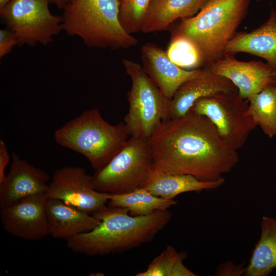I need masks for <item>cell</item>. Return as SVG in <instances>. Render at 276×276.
<instances>
[{
  "mask_svg": "<svg viewBox=\"0 0 276 276\" xmlns=\"http://www.w3.org/2000/svg\"><path fill=\"white\" fill-rule=\"evenodd\" d=\"M148 141L155 168L202 181L223 177L239 160L237 151L210 119L191 109L182 117L163 121Z\"/></svg>",
  "mask_w": 276,
  "mask_h": 276,
  "instance_id": "1",
  "label": "cell"
},
{
  "mask_svg": "<svg viewBox=\"0 0 276 276\" xmlns=\"http://www.w3.org/2000/svg\"><path fill=\"white\" fill-rule=\"evenodd\" d=\"M93 215L100 220L96 227L66 240L73 252L96 256L125 252L150 242L172 218L168 210L132 216L126 208L108 205Z\"/></svg>",
  "mask_w": 276,
  "mask_h": 276,
  "instance_id": "2",
  "label": "cell"
},
{
  "mask_svg": "<svg viewBox=\"0 0 276 276\" xmlns=\"http://www.w3.org/2000/svg\"><path fill=\"white\" fill-rule=\"evenodd\" d=\"M120 6V0H73L62 9V29L89 48H130L138 40L122 27Z\"/></svg>",
  "mask_w": 276,
  "mask_h": 276,
  "instance_id": "3",
  "label": "cell"
},
{
  "mask_svg": "<svg viewBox=\"0 0 276 276\" xmlns=\"http://www.w3.org/2000/svg\"><path fill=\"white\" fill-rule=\"evenodd\" d=\"M130 136L124 122L110 124L97 108L83 112L54 132L58 144L84 156L95 171L105 167Z\"/></svg>",
  "mask_w": 276,
  "mask_h": 276,
  "instance_id": "4",
  "label": "cell"
},
{
  "mask_svg": "<svg viewBox=\"0 0 276 276\" xmlns=\"http://www.w3.org/2000/svg\"><path fill=\"white\" fill-rule=\"evenodd\" d=\"M250 0H209L172 32L193 41L208 65L225 54L226 46L247 11Z\"/></svg>",
  "mask_w": 276,
  "mask_h": 276,
  "instance_id": "5",
  "label": "cell"
},
{
  "mask_svg": "<svg viewBox=\"0 0 276 276\" xmlns=\"http://www.w3.org/2000/svg\"><path fill=\"white\" fill-rule=\"evenodd\" d=\"M154 168L148 140L130 136L125 146L103 168L91 175L97 191L121 194L144 188Z\"/></svg>",
  "mask_w": 276,
  "mask_h": 276,
  "instance_id": "6",
  "label": "cell"
},
{
  "mask_svg": "<svg viewBox=\"0 0 276 276\" xmlns=\"http://www.w3.org/2000/svg\"><path fill=\"white\" fill-rule=\"evenodd\" d=\"M131 80L127 94L129 109L124 121L130 136L149 140L158 126L169 119L170 99L166 97L140 64L122 61Z\"/></svg>",
  "mask_w": 276,
  "mask_h": 276,
  "instance_id": "7",
  "label": "cell"
},
{
  "mask_svg": "<svg viewBox=\"0 0 276 276\" xmlns=\"http://www.w3.org/2000/svg\"><path fill=\"white\" fill-rule=\"evenodd\" d=\"M191 109L206 117L226 143L236 151L243 147L257 125L248 100L238 90L220 92L197 100Z\"/></svg>",
  "mask_w": 276,
  "mask_h": 276,
  "instance_id": "8",
  "label": "cell"
},
{
  "mask_svg": "<svg viewBox=\"0 0 276 276\" xmlns=\"http://www.w3.org/2000/svg\"><path fill=\"white\" fill-rule=\"evenodd\" d=\"M49 4V0H11L0 9L1 17L14 33L17 45L47 44L63 30L62 16L52 14Z\"/></svg>",
  "mask_w": 276,
  "mask_h": 276,
  "instance_id": "9",
  "label": "cell"
},
{
  "mask_svg": "<svg viewBox=\"0 0 276 276\" xmlns=\"http://www.w3.org/2000/svg\"><path fill=\"white\" fill-rule=\"evenodd\" d=\"M45 194L48 199L61 200L92 215L105 207L110 196L95 189L91 175L84 168L72 166L54 172Z\"/></svg>",
  "mask_w": 276,
  "mask_h": 276,
  "instance_id": "10",
  "label": "cell"
},
{
  "mask_svg": "<svg viewBox=\"0 0 276 276\" xmlns=\"http://www.w3.org/2000/svg\"><path fill=\"white\" fill-rule=\"evenodd\" d=\"M45 193L25 197L1 209L0 220L4 230L25 240L37 241L49 235Z\"/></svg>",
  "mask_w": 276,
  "mask_h": 276,
  "instance_id": "11",
  "label": "cell"
},
{
  "mask_svg": "<svg viewBox=\"0 0 276 276\" xmlns=\"http://www.w3.org/2000/svg\"><path fill=\"white\" fill-rule=\"evenodd\" d=\"M50 176L15 152L8 173L0 183V208L13 205L29 196L45 193Z\"/></svg>",
  "mask_w": 276,
  "mask_h": 276,
  "instance_id": "12",
  "label": "cell"
},
{
  "mask_svg": "<svg viewBox=\"0 0 276 276\" xmlns=\"http://www.w3.org/2000/svg\"><path fill=\"white\" fill-rule=\"evenodd\" d=\"M208 68L229 80L240 96L246 100L270 82L272 72L267 63L240 61L227 53L209 64Z\"/></svg>",
  "mask_w": 276,
  "mask_h": 276,
  "instance_id": "13",
  "label": "cell"
},
{
  "mask_svg": "<svg viewBox=\"0 0 276 276\" xmlns=\"http://www.w3.org/2000/svg\"><path fill=\"white\" fill-rule=\"evenodd\" d=\"M141 57L145 72L170 99L182 84L204 72V70L189 71L179 67L169 59L165 51L152 43L142 47Z\"/></svg>",
  "mask_w": 276,
  "mask_h": 276,
  "instance_id": "14",
  "label": "cell"
},
{
  "mask_svg": "<svg viewBox=\"0 0 276 276\" xmlns=\"http://www.w3.org/2000/svg\"><path fill=\"white\" fill-rule=\"evenodd\" d=\"M237 90L227 79L204 70L199 76L182 84L170 99L169 119L185 116L199 99L215 94Z\"/></svg>",
  "mask_w": 276,
  "mask_h": 276,
  "instance_id": "15",
  "label": "cell"
},
{
  "mask_svg": "<svg viewBox=\"0 0 276 276\" xmlns=\"http://www.w3.org/2000/svg\"><path fill=\"white\" fill-rule=\"evenodd\" d=\"M46 214L49 235L55 239L67 240L93 230L100 223L94 215L57 199L48 198Z\"/></svg>",
  "mask_w": 276,
  "mask_h": 276,
  "instance_id": "16",
  "label": "cell"
},
{
  "mask_svg": "<svg viewBox=\"0 0 276 276\" xmlns=\"http://www.w3.org/2000/svg\"><path fill=\"white\" fill-rule=\"evenodd\" d=\"M249 53L265 59L276 71V12L272 10L268 19L249 33H235L227 44L225 53Z\"/></svg>",
  "mask_w": 276,
  "mask_h": 276,
  "instance_id": "17",
  "label": "cell"
},
{
  "mask_svg": "<svg viewBox=\"0 0 276 276\" xmlns=\"http://www.w3.org/2000/svg\"><path fill=\"white\" fill-rule=\"evenodd\" d=\"M224 182V177L214 181H202L191 175L168 173L154 167L144 188L156 196L174 199L181 193H200L217 189Z\"/></svg>",
  "mask_w": 276,
  "mask_h": 276,
  "instance_id": "18",
  "label": "cell"
},
{
  "mask_svg": "<svg viewBox=\"0 0 276 276\" xmlns=\"http://www.w3.org/2000/svg\"><path fill=\"white\" fill-rule=\"evenodd\" d=\"M209 0H152L141 32L144 33L164 30L178 18L194 16Z\"/></svg>",
  "mask_w": 276,
  "mask_h": 276,
  "instance_id": "19",
  "label": "cell"
},
{
  "mask_svg": "<svg viewBox=\"0 0 276 276\" xmlns=\"http://www.w3.org/2000/svg\"><path fill=\"white\" fill-rule=\"evenodd\" d=\"M260 239L245 268V276H266L276 268V219L263 216Z\"/></svg>",
  "mask_w": 276,
  "mask_h": 276,
  "instance_id": "20",
  "label": "cell"
},
{
  "mask_svg": "<svg viewBox=\"0 0 276 276\" xmlns=\"http://www.w3.org/2000/svg\"><path fill=\"white\" fill-rule=\"evenodd\" d=\"M177 201L154 195L144 188L132 192L110 194L107 205L126 208L132 216H146L156 211L168 210Z\"/></svg>",
  "mask_w": 276,
  "mask_h": 276,
  "instance_id": "21",
  "label": "cell"
},
{
  "mask_svg": "<svg viewBox=\"0 0 276 276\" xmlns=\"http://www.w3.org/2000/svg\"><path fill=\"white\" fill-rule=\"evenodd\" d=\"M247 100L257 126L269 137L276 138V83L270 82Z\"/></svg>",
  "mask_w": 276,
  "mask_h": 276,
  "instance_id": "22",
  "label": "cell"
},
{
  "mask_svg": "<svg viewBox=\"0 0 276 276\" xmlns=\"http://www.w3.org/2000/svg\"><path fill=\"white\" fill-rule=\"evenodd\" d=\"M186 251H178L173 246L167 245L148 265L146 270L136 276H196L183 264L187 258Z\"/></svg>",
  "mask_w": 276,
  "mask_h": 276,
  "instance_id": "23",
  "label": "cell"
},
{
  "mask_svg": "<svg viewBox=\"0 0 276 276\" xmlns=\"http://www.w3.org/2000/svg\"><path fill=\"white\" fill-rule=\"evenodd\" d=\"M169 59L179 67L187 70L206 63L199 48L189 39L182 36H173L166 51Z\"/></svg>",
  "mask_w": 276,
  "mask_h": 276,
  "instance_id": "24",
  "label": "cell"
},
{
  "mask_svg": "<svg viewBox=\"0 0 276 276\" xmlns=\"http://www.w3.org/2000/svg\"><path fill=\"white\" fill-rule=\"evenodd\" d=\"M152 0H125L121 2L119 20L124 29L131 34L141 31Z\"/></svg>",
  "mask_w": 276,
  "mask_h": 276,
  "instance_id": "25",
  "label": "cell"
},
{
  "mask_svg": "<svg viewBox=\"0 0 276 276\" xmlns=\"http://www.w3.org/2000/svg\"><path fill=\"white\" fill-rule=\"evenodd\" d=\"M18 41L14 33L8 29L0 30V58L10 53Z\"/></svg>",
  "mask_w": 276,
  "mask_h": 276,
  "instance_id": "26",
  "label": "cell"
},
{
  "mask_svg": "<svg viewBox=\"0 0 276 276\" xmlns=\"http://www.w3.org/2000/svg\"><path fill=\"white\" fill-rule=\"evenodd\" d=\"M245 268L241 265H236L227 261L218 267L216 273L217 275H241L244 274Z\"/></svg>",
  "mask_w": 276,
  "mask_h": 276,
  "instance_id": "27",
  "label": "cell"
},
{
  "mask_svg": "<svg viewBox=\"0 0 276 276\" xmlns=\"http://www.w3.org/2000/svg\"><path fill=\"white\" fill-rule=\"evenodd\" d=\"M10 156L5 142L0 140V183L6 178L5 169L9 164Z\"/></svg>",
  "mask_w": 276,
  "mask_h": 276,
  "instance_id": "28",
  "label": "cell"
},
{
  "mask_svg": "<svg viewBox=\"0 0 276 276\" xmlns=\"http://www.w3.org/2000/svg\"><path fill=\"white\" fill-rule=\"evenodd\" d=\"M73 0H49L50 4L55 5L58 9H63L65 6Z\"/></svg>",
  "mask_w": 276,
  "mask_h": 276,
  "instance_id": "29",
  "label": "cell"
},
{
  "mask_svg": "<svg viewBox=\"0 0 276 276\" xmlns=\"http://www.w3.org/2000/svg\"><path fill=\"white\" fill-rule=\"evenodd\" d=\"M11 0H0V9L5 6Z\"/></svg>",
  "mask_w": 276,
  "mask_h": 276,
  "instance_id": "30",
  "label": "cell"
},
{
  "mask_svg": "<svg viewBox=\"0 0 276 276\" xmlns=\"http://www.w3.org/2000/svg\"><path fill=\"white\" fill-rule=\"evenodd\" d=\"M270 82L276 83V71H272Z\"/></svg>",
  "mask_w": 276,
  "mask_h": 276,
  "instance_id": "31",
  "label": "cell"
},
{
  "mask_svg": "<svg viewBox=\"0 0 276 276\" xmlns=\"http://www.w3.org/2000/svg\"><path fill=\"white\" fill-rule=\"evenodd\" d=\"M89 275H104L103 273L101 272H92L89 274Z\"/></svg>",
  "mask_w": 276,
  "mask_h": 276,
  "instance_id": "32",
  "label": "cell"
},
{
  "mask_svg": "<svg viewBox=\"0 0 276 276\" xmlns=\"http://www.w3.org/2000/svg\"><path fill=\"white\" fill-rule=\"evenodd\" d=\"M124 1H125V0H120L121 2H123Z\"/></svg>",
  "mask_w": 276,
  "mask_h": 276,
  "instance_id": "33",
  "label": "cell"
},
{
  "mask_svg": "<svg viewBox=\"0 0 276 276\" xmlns=\"http://www.w3.org/2000/svg\"><path fill=\"white\" fill-rule=\"evenodd\" d=\"M257 1H259V0H257Z\"/></svg>",
  "mask_w": 276,
  "mask_h": 276,
  "instance_id": "34",
  "label": "cell"
}]
</instances>
